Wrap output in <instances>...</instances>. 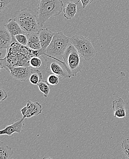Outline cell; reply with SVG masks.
Listing matches in <instances>:
<instances>
[{
	"label": "cell",
	"instance_id": "25",
	"mask_svg": "<svg viewBox=\"0 0 129 159\" xmlns=\"http://www.w3.org/2000/svg\"><path fill=\"white\" fill-rule=\"evenodd\" d=\"M8 97L7 93L6 91L2 89H0V101H4Z\"/></svg>",
	"mask_w": 129,
	"mask_h": 159
},
{
	"label": "cell",
	"instance_id": "12",
	"mask_svg": "<svg viewBox=\"0 0 129 159\" xmlns=\"http://www.w3.org/2000/svg\"><path fill=\"white\" fill-rule=\"evenodd\" d=\"M112 109L114 117L121 119L126 116L125 102L121 98L119 97L113 101Z\"/></svg>",
	"mask_w": 129,
	"mask_h": 159
},
{
	"label": "cell",
	"instance_id": "4",
	"mask_svg": "<svg viewBox=\"0 0 129 159\" xmlns=\"http://www.w3.org/2000/svg\"><path fill=\"white\" fill-rule=\"evenodd\" d=\"M63 63L70 78L81 72L83 68L82 57L71 44L63 55Z\"/></svg>",
	"mask_w": 129,
	"mask_h": 159
},
{
	"label": "cell",
	"instance_id": "10",
	"mask_svg": "<svg viewBox=\"0 0 129 159\" xmlns=\"http://www.w3.org/2000/svg\"><path fill=\"white\" fill-rule=\"evenodd\" d=\"M24 120L23 118L18 120L11 125H7L4 129L0 131V135H6L11 136L15 133L20 134L24 126Z\"/></svg>",
	"mask_w": 129,
	"mask_h": 159
},
{
	"label": "cell",
	"instance_id": "24",
	"mask_svg": "<svg viewBox=\"0 0 129 159\" xmlns=\"http://www.w3.org/2000/svg\"><path fill=\"white\" fill-rule=\"evenodd\" d=\"M11 0H0V11H3L8 4L10 3Z\"/></svg>",
	"mask_w": 129,
	"mask_h": 159
},
{
	"label": "cell",
	"instance_id": "27",
	"mask_svg": "<svg viewBox=\"0 0 129 159\" xmlns=\"http://www.w3.org/2000/svg\"><path fill=\"white\" fill-rule=\"evenodd\" d=\"M42 159H53L51 157H45L43 158Z\"/></svg>",
	"mask_w": 129,
	"mask_h": 159
},
{
	"label": "cell",
	"instance_id": "21",
	"mask_svg": "<svg viewBox=\"0 0 129 159\" xmlns=\"http://www.w3.org/2000/svg\"><path fill=\"white\" fill-rule=\"evenodd\" d=\"M121 147L125 156L129 159V139H125L122 141Z\"/></svg>",
	"mask_w": 129,
	"mask_h": 159
},
{
	"label": "cell",
	"instance_id": "22",
	"mask_svg": "<svg viewBox=\"0 0 129 159\" xmlns=\"http://www.w3.org/2000/svg\"><path fill=\"white\" fill-rule=\"evenodd\" d=\"M16 41L22 45L27 46L28 43V38L26 34H19L14 36Z\"/></svg>",
	"mask_w": 129,
	"mask_h": 159
},
{
	"label": "cell",
	"instance_id": "13",
	"mask_svg": "<svg viewBox=\"0 0 129 159\" xmlns=\"http://www.w3.org/2000/svg\"><path fill=\"white\" fill-rule=\"evenodd\" d=\"M12 42V36L5 26L0 28V48L7 49Z\"/></svg>",
	"mask_w": 129,
	"mask_h": 159
},
{
	"label": "cell",
	"instance_id": "3",
	"mask_svg": "<svg viewBox=\"0 0 129 159\" xmlns=\"http://www.w3.org/2000/svg\"><path fill=\"white\" fill-rule=\"evenodd\" d=\"M71 38L65 35L62 32L54 33V37L49 45L44 52L46 60L49 58L57 61H62L64 53L71 44Z\"/></svg>",
	"mask_w": 129,
	"mask_h": 159
},
{
	"label": "cell",
	"instance_id": "18",
	"mask_svg": "<svg viewBox=\"0 0 129 159\" xmlns=\"http://www.w3.org/2000/svg\"><path fill=\"white\" fill-rule=\"evenodd\" d=\"M29 81L32 85H37L43 80V75L41 71L37 70L35 72L31 75L29 78Z\"/></svg>",
	"mask_w": 129,
	"mask_h": 159
},
{
	"label": "cell",
	"instance_id": "15",
	"mask_svg": "<svg viewBox=\"0 0 129 159\" xmlns=\"http://www.w3.org/2000/svg\"><path fill=\"white\" fill-rule=\"evenodd\" d=\"M4 26L11 36H15L19 34H26V32L22 30L20 26L13 19H10L8 23L4 25Z\"/></svg>",
	"mask_w": 129,
	"mask_h": 159
},
{
	"label": "cell",
	"instance_id": "2",
	"mask_svg": "<svg viewBox=\"0 0 129 159\" xmlns=\"http://www.w3.org/2000/svg\"><path fill=\"white\" fill-rule=\"evenodd\" d=\"M62 0H41L38 7L37 22L43 27L49 19L59 16L62 11Z\"/></svg>",
	"mask_w": 129,
	"mask_h": 159
},
{
	"label": "cell",
	"instance_id": "7",
	"mask_svg": "<svg viewBox=\"0 0 129 159\" xmlns=\"http://www.w3.org/2000/svg\"><path fill=\"white\" fill-rule=\"evenodd\" d=\"M46 66V72L49 74H54L61 79L70 78L67 70L64 66L63 61H57L52 58L48 59Z\"/></svg>",
	"mask_w": 129,
	"mask_h": 159
},
{
	"label": "cell",
	"instance_id": "14",
	"mask_svg": "<svg viewBox=\"0 0 129 159\" xmlns=\"http://www.w3.org/2000/svg\"><path fill=\"white\" fill-rule=\"evenodd\" d=\"M26 35L28 38L27 46L28 48L34 51H39L41 49V46L40 43L38 32L26 34Z\"/></svg>",
	"mask_w": 129,
	"mask_h": 159
},
{
	"label": "cell",
	"instance_id": "8",
	"mask_svg": "<svg viewBox=\"0 0 129 159\" xmlns=\"http://www.w3.org/2000/svg\"><path fill=\"white\" fill-rule=\"evenodd\" d=\"M37 70V69L31 66L16 67L9 70L11 77L22 82H24L29 79L31 75Z\"/></svg>",
	"mask_w": 129,
	"mask_h": 159
},
{
	"label": "cell",
	"instance_id": "11",
	"mask_svg": "<svg viewBox=\"0 0 129 159\" xmlns=\"http://www.w3.org/2000/svg\"><path fill=\"white\" fill-rule=\"evenodd\" d=\"M38 34L42 49L45 50L51 43L54 33L48 28H45L39 30Z\"/></svg>",
	"mask_w": 129,
	"mask_h": 159
},
{
	"label": "cell",
	"instance_id": "6",
	"mask_svg": "<svg viewBox=\"0 0 129 159\" xmlns=\"http://www.w3.org/2000/svg\"><path fill=\"white\" fill-rule=\"evenodd\" d=\"M71 44L74 46L82 58L88 61L94 57L96 52L90 40L85 36L75 35L71 38Z\"/></svg>",
	"mask_w": 129,
	"mask_h": 159
},
{
	"label": "cell",
	"instance_id": "5",
	"mask_svg": "<svg viewBox=\"0 0 129 159\" xmlns=\"http://www.w3.org/2000/svg\"><path fill=\"white\" fill-rule=\"evenodd\" d=\"M13 19L19 24L26 34L38 33L39 31L37 18L31 9L25 8L15 11Z\"/></svg>",
	"mask_w": 129,
	"mask_h": 159
},
{
	"label": "cell",
	"instance_id": "26",
	"mask_svg": "<svg viewBox=\"0 0 129 159\" xmlns=\"http://www.w3.org/2000/svg\"><path fill=\"white\" fill-rule=\"evenodd\" d=\"M80 1L82 3L83 8L84 9L87 6L91 4L94 1V0H80Z\"/></svg>",
	"mask_w": 129,
	"mask_h": 159
},
{
	"label": "cell",
	"instance_id": "29",
	"mask_svg": "<svg viewBox=\"0 0 129 159\" xmlns=\"http://www.w3.org/2000/svg\"></svg>",
	"mask_w": 129,
	"mask_h": 159
},
{
	"label": "cell",
	"instance_id": "16",
	"mask_svg": "<svg viewBox=\"0 0 129 159\" xmlns=\"http://www.w3.org/2000/svg\"><path fill=\"white\" fill-rule=\"evenodd\" d=\"M80 0L76 2H68L66 4V7L64 8V16L68 20H72L77 13V6Z\"/></svg>",
	"mask_w": 129,
	"mask_h": 159
},
{
	"label": "cell",
	"instance_id": "20",
	"mask_svg": "<svg viewBox=\"0 0 129 159\" xmlns=\"http://www.w3.org/2000/svg\"><path fill=\"white\" fill-rule=\"evenodd\" d=\"M41 60L38 57H32L29 61V66L33 68H38L41 66Z\"/></svg>",
	"mask_w": 129,
	"mask_h": 159
},
{
	"label": "cell",
	"instance_id": "1",
	"mask_svg": "<svg viewBox=\"0 0 129 159\" xmlns=\"http://www.w3.org/2000/svg\"><path fill=\"white\" fill-rule=\"evenodd\" d=\"M6 51V55L3 58H0L1 69H9L16 67L30 66L29 61L32 57L44 55L45 50L41 49L34 51L27 46L19 43L14 36H12V42Z\"/></svg>",
	"mask_w": 129,
	"mask_h": 159
},
{
	"label": "cell",
	"instance_id": "28",
	"mask_svg": "<svg viewBox=\"0 0 129 159\" xmlns=\"http://www.w3.org/2000/svg\"></svg>",
	"mask_w": 129,
	"mask_h": 159
},
{
	"label": "cell",
	"instance_id": "19",
	"mask_svg": "<svg viewBox=\"0 0 129 159\" xmlns=\"http://www.w3.org/2000/svg\"><path fill=\"white\" fill-rule=\"evenodd\" d=\"M49 85L47 81L44 80H42L38 85L39 90L43 93L45 98H46L49 94L50 92Z\"/></svg>",
	"mask_w": 129,
	"mask_h": 159
},
{
	"label": "cell",
	"instance_id": "17",
	"mask_svg": "<svg viewBox=\"0 0 129 159\" xmlns=\"http://www.w3.org/2000/svg\"><path fill=\"white\" fill-rule=\"evenodd\" d=\"M14 151L12 148L3 142L0 143V159H10Z\"/></svg>",
	"mask_w": 129,
	"mask_h": 159
},
{
	"label": "cell",
	"instance_id": "9",
	"mask_svg": "<svg viewBox=\"0 0 129 159\" xmlns=\"http://www.w3.org/2000/svg\"><path fill=\"white\" fill-rule=\"evenodd\" d=\"M42 112L41 105L38 102H32L30 100H28L27 103L21 110L23 115V118H29L35 116H39Z\"/></svg>",
	"mask_w": 129,
	"mask_h": 159
},
{
	"label": "cell",
	"instance_id": "23",
	"mask_svg": "<svg viewBox=\"0 0 129 159\" xmlns=\"http://www.w3.org/2000/svg\"><path fill=\"white\" fill-rule=\"evenodd\" d=\"M48 83L51 86H55L58 84L59 82V77L54 74H50L47 78Z\"/></svg>",
	"mask_w": 129,
	"mask_h": 159
}]
</instances>
